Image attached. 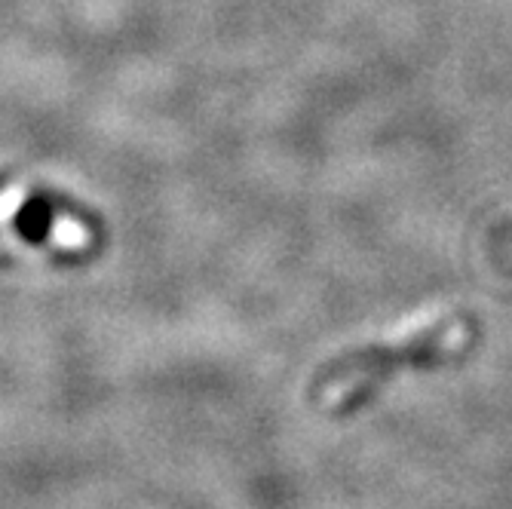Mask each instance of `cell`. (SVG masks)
Segmentation results:
<instances>
[{"label": "cell", "instance_id": "obj_1", "mask_svg": "<svg viewBox=\"0 0 512 509\" xmlns=\"http://www.w3.org/2000/svg\"><path fill=\"white\" fill-rule=\"evenodd\" d=\"M53 237H56V243L65 246V249H80V246H86V240H89L86 227H83L80 221H74V218H59V221L53 224Z\"/></svg>", "mask_w": 512, "mask_h": 509}, {"label": "cell", "instance_id": "obj_2", "mask_svg": "<svg viewBox=\"0 0 512 509\" xmlns=\"http://www.w3.org/2000/svg\"><path fill=\"white\" fill-rule=\"evenodd\" d=\"M22 206H25V191L22 188H13L7 194H0V224L10 221Z\"/></svg>", "mask_w": 512, "mask_h": 509}]
</instances>
